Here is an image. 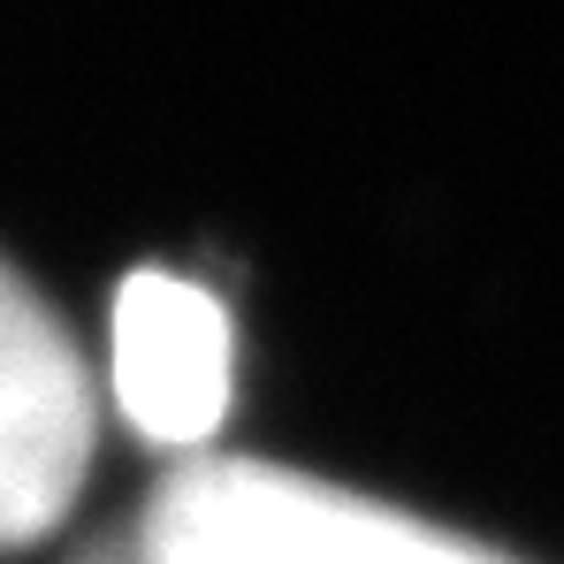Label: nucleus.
<instances>
[{"label": "nucleus", "mask_w": 564, "mask_h": 564, "mask_svg": "<svg viewBox=\"0 0 564 564\" xmlns=\"http://www.w3.org/2000/svg\"><path fill=\"white\" fill-rule=\"evenodd\" d=\"M107 397H115V412L145 443L198 451L229 420V404H237V328H229V305L191 275L138 268L115 290Z\"/></svg>", "instance_id": "3"}, {"label": "nucleus", "mask_w": 564, "mask_h": 564, "mask_svg": "<svg viewBox=\"0 0 564 564\" xmlns=\"http://www.w3.org/2000/svg\"><path fill=\"white\" fill-rule=\"evenodd\" d=\"M153 564H519L473 534L260 458H191L130 527Z\"/></svg>", "instance_id": "1"}, {"label": "nucleus", "mask_w": 564, "mask_h": 564, "mask_svg": "<svg viewBox=\"0 0 564 564\" xmlns=\"http://www.w3.org/2000/svg\"><path fill=\"white\" fill-rule=\"evenodd\" d=\"M99 389L62 313L0 260V550L54 534L93 473Z\"/></svg>", "instance_id": "2"}, {"label": "nucleus", "mask_w": 564, "mask_h": 564, "mask_svg": "<svg viewBox=\"0 0 564 564\" xmlns=\"http://www.w3.org/2000/svg\"><path fill=\"white\" fill-rule=\"evenodd\" d=\"M77 564H153V557L138 550V534H115V542H93Z\"/></svg>", "instance_id": "4"}]
</instances>
